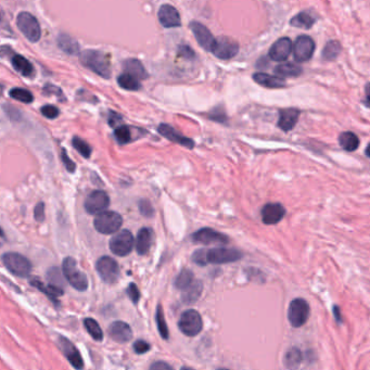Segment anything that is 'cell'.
Instances as JSON below:
<instances>
[{"label": "cell", "mask_w": 370, "mask_h": 370, "mask_svg": "<svg viewBox=\"0 0 370 370\" xmlns=\"http://www.w3.org/2000/svg\"><path fill=\"white\" fill-rule=\"evenodd\" d=\"M242 258L240 251L228 248H214L210 250H198L192 255V261L204 266L206 264H226L239 261Z\"/></svg>", "instance_id": "1"}, {"label": "cell", "mask_w": 370, "mask_h": 370, "mask_svg": "<svg viewBox=\"0 0 370 370\" xmlns=\"http://www.w3.org/2000/svg\"><path fill=\"white\" fill-rule=\"evenodd\" d=\"M82 63L103 78H110L111 63L108 55L98 50H86L81 56Z\"/></svg>", "instance_id": "2"}, {"label": "cell", "mask_w": 370, "mask_h": 370, "mask_svg": "<svg viewBox=\"0 0 370 370\" xmlns=\"http://www.w3.org/2000/svg\"><path fill=\"white\" fill-rule=\"evenodd\" d=\"M63 276L67 280V283L78 291H86L88 289V279L85 272L81 270L77 266L76 261L68 257L63 260L62 263Z\"/></svg>", "instance_id": "3"}, {"label": "cell", "mask_w": 370, "mask_h": 370, "mask_svg": "<svg viewBox=\"0 0 370 370\" xmlns=\"http://www.w3.org/2000/svg\"><path fill=\"white\" fill-rule=\"evenodd\" d=\"M123 224L122 216L113 211H103L97 214L94 226L96 230L103 235H111L117 233Z\"/></svg>", "instance_id": "4"}, {"label": "cell", "mask_w": 370, "mask_h": 370, "mask_svg": "<svg viewBox=\"0 0 370 370\" xmlns=\"http://www.w3.org/2000/svg\"><path fill=\"white\" fill-rule=\"evenodd\" d=\"M3 261L5 266L9 271H11L13 275L19 277H26L30 275L32 270V263L29 259L23 257L22 254L9 252L4 254Z\"/></svg>", "instance_id": "5"}, {"label": "cell", "mask_w": 370, "mask_h": 370, "mask_svg": "<svg viewBox=\"0 0 370 370\" xmlns=\"http://www.w3.org/2000/svg\"><path fill=\"white\" fill-rule=\"evenodd\" d=\"M17 28L24 36L32 42H36L40 39L41 29L36 17L29 12H21L16 17Z\"/></svg>", "instance_id": "6"}, {"label": "cell", "mask_w": 370, "mask_h": 370, "mask_svg": "<svg viewBox=\"0 0 370 370\" xmlns=\"http://www.w3.org/2000/svg\"><path fill=\"white\" fill-rule=\"evenodd\" d=\"M179 330L187 337H196L203 328L201 315L195 310L183 312L178 321Z\"/></svg>", "instance_id": "7"}, {"label": "cell", "mask_w": 370, "mask_h": 370, "mask_svg": "<svg viewBox=\"0 0 370 370\" xmlns=\"http://www.w3.org/2000/svg\"><path fill=\"white\" fill-rule=\"evenodd\" d=\"M134 236L127 229L114 235L110 240V250L118 257H126L134 248Z\"/></svg>", "instance_id": "8"}, {"label": "cell", "mask_w": 370, "mask_h": 370, "mask_svg": "<svg viewBox=\"0 0 370 370\" xmlns=\"http://www.w3.org/2000/svg\"><path fill=\"white\" fill-rule=\"evenodd\" d=\"M310 317V305L304 298H295L290 303L288 310V319L295 328L302 327Z\"/></svg>", "instance_id": "9"}, {"label": "cell", "mask_w": 370, "mask_h": 370, "mask_svg": "<svg viewBox=\"0 0 370 370\" xmlns=\"http://www.w3.org/2000/svg\"><path fill=\"white\" fill-rule=\"evenodd\" d=\"M239 51V45L233 38L226 36H221L215 38L211 52L221 60H230L238 55Z\"/></svg>", "instance_id": "10"}, {"label": "cell", "mask_w": 370, "mask_h": 370, "mask_svg": "<svg viewBox=\"0 0 370 370\" xmlns=\"http://www.w3.org/2000/svg\"><path fill=\"white\" fill-rule=\"evenodd\" d=\"M96 268L100 278L107 284L115 283L120 276V267L118 262L110 257H102L96 264Z\"/></svg>", "instance_id": "11"}, {"label": "cell", "mask_w": 370, "mask_h": 370, "mask_svg": "<svg viewBox=\"0 0 370 370\" xmlns=\"http://www.w3.org/2000/svg\"><path fill=\"white\" fill-rule=\"evenodd\" d=\"M314 51L315 41L312 37L306 36V35L297 37L293 43V56L297 62H306L313 57Z\"/></svg>", "instance_id": "12"}, {"label": "cell", "mask_w": 370, "mask_h": 370, "mask_svg": "<svg viewBox=\"0 0 370 370\" xmlns=\"http://www.w3.org/2000/svg\"><path fill=\"white\" fill-rule=\"evenodd\" d=\"M110 204V198L104 191H92L85 200V210L89 214H99Z\"/></svg>", "instance_id": "13"}, {"label": "cell", "mask_w": 370, "mask_h": 370, "mask_svg": "<svg viewBox=\"0 0 370 370\" xmlns=\"http://www.w3.org/2000/svg\"><path fill=\"white\" fill-rule=\"evenodd\" d=\"M192 240L196 243L201 244H227L229 242V238L224 235L213 230L211 228H202L197 233L192 235Z\"/></svg>", "instance_id": "14"}, {"label": "cell", "mask_w": 370, "mask_h": 370, "mask_svg": "<svg viewBox=\"0 0 370 370\" xmlns=\"http://www.w3.org/2000/svg\"><path fill=\"white\" fill-rule=\"evenodd\" d=\"M58 344H59L61 351H62V353L64 354V356L67 358L70 364H71L77 370L83 369L84 362H83L82 355L71 341L67 340L64 337H59Z\"/></svg>", "instance_id": "15"}, {"label": "cell", "mask_w": 370, "mask_h": 370, "mask_svg": "<svg viewBox=\"0 0 370 370\" xmlns=\"http://www.w3.org/2000/svg\"><path fill=\"white\" fill-rule=\"evenodd\" d=\"M292 51V41L288 37L279 38L277 41L272 43L269 49V58L276 62H283L286 61Z\"/></svg>", "instance_id": "16"}, {"label": "cell", "mask_w": 370, "mask_h": 370, "mask_svg": "<svg viewBox=\"0 0 370 370\" xmlns=\"http://www.w3.org/2000/svg\"><path fill=\"white\" fill-rule=\"evenodd\" d=\"M157 16H158V21H160V23L165 29L178 28V26L181 25L179 12L171 5L161 6Z\"/></svg>", "instance_id": "17"}, {"label": "cell", "mask_w": 370, "mask_h": 370, "mask_svg": "<svg viewBox=\"0 0 370 370\" xmlns=\"http://www.w3.org/2000/svg\"><path fill=\"white\" fill-rule=\"evenodd\" d=\"M190 30L193 33V35H195L199 45L203 49L211 51L215 38L213 37L212 33L210 32L206 26H204L202 23L193 21L190 23Z\"/></svg>", "instance_id": "18"}, {"label": "cell", "mask_w": 370, "mask_h": 370, "mask_svg": "<svg viewBox=\"0 0 370 370\" xmlns=\"http://www.w3.org/2000/svg\"><path fill=\"white\" fill-rule=\"evenodd\" d=\"M286 215V209L279 203H268L262 209V219L266 225L279 223Z\"/></svg>", "instance_id": "19"}, {"label": "cell", "mask_w": 370, "mask_h": 370, "mask_svg": "<svg viewBox=\"0 0 370 370\" xmlns=\"http://www.w3.org/2000/svg\"><path fill=\"white\" fill-rule=\"evenodd\" d=\"M158 133H160L163 137H165L166 139L171 140L173 143L179 144L180 146L186 147L188 149H192L195 147V142L191 140L190 138H187L182 136L180 133H178L177 130L174 129L172 126L167 125V124H161L157 128Z\"/></svg>", "instance_id": "20"}, {"label": "cell", "mask_w": 370, "mask_h": 370, "mask_svg": "<svg viewBox=\"0 0 370 370\" xmlns=\"http://www.w3.org/2000/svg\"><path fill=\"white\" fill-rule=\"evenodd\" d=\"M110 337L117 342L125 343L133 338V331L129 325L124 321H114L109 328Z\"/></svg>", "instance_id": "21"}, {"label": "cell", "mask_w": 370, "mask_h": 370, "mask_svg": "<svg viewBox=\"0 0 370 370\" xmlns=\"http://www.w3.org/2000/svg\"><path fill=\"white\" fill-rule=\"evenodd\" d=\"M299 112L296 109L281 110L278 120V127L284 131H289L295 127L298 121Z\"/></svg>", "instance_id": "22"}, {"label": "cell", "mask_w": 370, "mask_h": 370, "mask_svg": "<svg viewBox=\"0 0 370 370\" xmlns=\"http://www.w3.org/2000/svg\"><path fill=\"white\" fill-rule=\"evenodd\" d=\"M153 234L150 228H142L137 235L136 250L140 255H146L152 244Z\"/></svg>", "instance_id": "23"}, {"label": "cell", "mask_w": 370, "mask_h": 370, "mask_svg": "<svg viewBox=\"0 0 370 370\" xmlns=\"http://www.w3.org/2000/svg\"><path fill=\"white\" fill-rule=\"evenodd\" d=\"M255 83L267 88H281L286 86V81L284 78L272 76L267 73H255L253 75Z\"/></svg>", "instance_id": "24"}, {"label": "cell", "mask_w": 370, "mask_h": 370, "mask_svg": "<svg viewBox=\"0 0 370 370\" xmlns=\"http://www.w3.org/2000/svg\"><path fill=\"white\" fill-rule=\"evenodd\" d=\"M123 66H124L126 74H129L130 76L137 78L138 81L139 79H146L148 77V73L146 71V68L139 60L128 59L125 61Z\"/></svg>", "instance_id": "25"}, {"label": "cell", "mask_w": 370, "mask_h": 370, "mask_svg": "<svg viewBox=\"0 0 370 370\" xmlns=\"http://www.w3.org/2000/svg\"><path fill=\"white\" fill-rule=\"evenodd\" d=\"M12 66L16 72H19L23 76L26 77H33L35 75V68L33 64L30 62L28 59H25L23 56L15 55L11 59Z\"/></svg>", "instance_id": "26"}, {"label": "cell", "mask_w": 370, "mask_h": 370, "mask_svg": "<svg viewBox=\"0 0 370 370\" xmlns=\"http://www.w3.org/2000/svg\"><path fill=\"white\" fill-rule=\"evenodd\" d=\"M58 45L67 55H78L79 46L78 42L66 34H61L58 38Z\"/></svg>", "instance_id": "27"}, {"label": "cell", "mask_w": 370, "mask_h": 370, "mask_svg": "<svg viewBox=\"0 0 370 370\" xmlns=\"http://www.w3.org/2000/svg\"><path fill=\"white\" fill-rule=\"evenodd\" d=\"M339 144L345 151L352 152L355 151L358 148L359 139L354 133H352V131H344V133H342L339 137Z\"/></svg>", "instance_id": "28"}, {"label": "cell", "mask_w": 370, "mask_h": 370, "mask_svg": "<svg viewBox=\"0 0 370 370\" xmlns=\"http://www.w3.org/2000/svg\"><path fill=\"white\" fill-rule=\"evenodd\" d=\"M202 290H203V286L200 283V281H196L193 283L189 288H187L186 290H183L182 293V299L183 302L186 304H192L198 301V298L200 297Z\"/></svg>", "instance_id": "29"}, {"label": "cell", "mask_w": 370, "mask_h": 370, "mask_svg": "<svg viewBox=\"0 0 370 370\" xmlns=\"http://www.w3.org/2000/svg\"><path fill=\"white\" fill-rule=\"evenodd\" d=\"M315 22H316L315 17L312 16V14L310 12L303 11L301 13L296 14L293 17V19L290 21V24H291L292 26H294V28L308 30V29L312 28Z\"/></svg>", "instance_id": "30"}, {"label": "cell", "mask_w": 370, "mask_h": 370, "mask_svg": "<svg viewBox=\"0 0 370 370\" xmlns=\"http://www.w3.org/2000/svg\"><path fill=\"white\" fill-rule=\"evenodd\" d=\"M31 284H32L35 288L39 289L41 292L45 293V294L51 299V301H54L55 303H57V298H58L60 295L63 294V290L55 288V287H52V286H50V285L45 286V285H43V284L41 283V281L36 280V279H33V280L31 281Z\"/></svg>", "instance_id": "31"}, {"label": "cell", "mask_w": 370, "mask_h": 370, "mask_svg": "<svg viewBox=\"0 0 370 370\" xmlns=\"http://www.w3.org/2000/svg\"><path fill=\"white\" fill-rule=\"evenodd\" d=\"M274 71L279 76L287 77V76H298L299 74H302L303 70L296 63H283L279 64Z\"/></svg>", "instance_id": "32"}, {"label": "cell", "mask_w": 370, "mask_h": 370, "mask_svg": "<svg viewBox=\"0 0 370 370\" xmlns=\"http://www.w3.org/2000/svg\"><path fill=\"white\" fill-rule=\"evenodd\" d=\"M193 280H195L193 272L189 269H182L175 279V287L183 291L193 284Z\"/></svg>", "instance_id": "33"}, {"label": "cell", "mask_w": 370, "mask_h": 370, "mask_svg": "<svg viewBox=\"0 0 370 370\" xmlns=\"http://www.w3.org/2000/svg\"><path fill=\"white\" fill-rule=\"evenodd\" d=\"M118 83L123 88V89L130 90V91L139 90L140 87H142L140 82L137 78L130 76L129 74H126V73L122 74L118 77Z\"/></svg>", "instance_id": "34"}, {"label": "cell", "mask_w": 370, "mask_h": 370, "mask_svg": "<svg viewBox=\"0 0 370 370\" xmlns=\"http://www.w3.org/2000/svg\"><path fill=\"white\" fill-rule=\"evenodd\" d=\"M285 363L289 369H296L302 363V353L296 348L290 349L285 356Z\"/></svg>", "instance_id": "35"}, {"label": "cell", "mask_w": 370, "mask_h": 370, "mask_svg": "<svg viewBox=\"0 0 370 370\" xmlns=\"http://www.w3.org/2000/svg\"><path fill=\"white\" fill-rule=\"evenodd\" d=\"M47 279L49 281V285L63 290L62 288L64 287L65 283H64V277L62 271H61L59 268L57 267H51L48 271H47Z\"/></svg>", "instance_id": "36"}, {"label": "cell", "mask_w": 370, "mask_h": 370, "mask_svg": "<svg viewBox=\"0 0 370 370\" xmlns=\"http://www.w3.org/2000/svg\"><path fill=\"white\" fill-rule=\"evenodd\" d=\"M84 325H85L86 330L88 331V333L90 334L92 339H95L96 341H101L103 339L102 329L100 328L99 323L97 322L95 319L86 318L84 320Z\"/></svg>", "instance_id": "37"}, {"label": "cell", "mask_w": 370, "mask_h": 370, "mask_svg": "<svg viewBox=\"0 0 370 370\" xmlns=\"http://www.w3.org/2000/svg\"><path fill=\"white\" fill-rule=\"evenodd\" d=\"M340 51H341V45L338 41H334V40L329 41L322 50V58L328 61L334 60L339 56Z\"/></svg>", "instance_id": "38"}, {"label": "cell", "mask_w": 370, "mask_h": 370, "mask_svg": "<svg viewBox=\"0 0 370 370\" xmlns=\"http://www.w3.org/2000/svg\"><path fill=\"white\" fill-rule=\"evenodd\" d=\"M9 95H10L11 98L24 103H31L34 100L32 92L26 89H23V88H13V89H11L10 92H9Z\"/></svg>", "instance_id": "39"}, {"label": "cell", "mask_w": 370, "mask_h": 370, "mask_svg": "<svg viewBox=\"0 0 370 370\" xmlns=\"http://www.w3.org/2000/svg\"><path fill=\"white\" fill-rule=\"evenodd\" d=\"M156 325H157V329H158V332H160V334H161V337L165 340L169 339L170 332H169V328H167L163 310L161 306H158L156 310Z\"/></svg>", "instance_id": "40"}, {"label": "cell", "mask_w": 370, "mask_h": 370, "mask_svg": "<svg viewBox=\"0 0 370 370\" xmlns=\"http://www.w3.org/2000/svg\"><path fill=\"white\" fill-rule=\"evenodd\" d=\"M114 135H115L118 143L121 144V145L128 144L131 140L130 128L128 126H125V125H122V126L117 127L115 131H114Z\"/></svg>", "instance_id": "41"}, {"label": "cell", "mask_w": 370, "mask_h": 370, "mask_svg": "<svg viewBox=\"0 0 370 370\" xmlns=\"http://www.w3.org/2000/svg\"><path fill=\"white\" fill-rule=\"evenodd\" d=\"M72 144H73V147L76 149V151H78L84 157L88 158V157L90 156V154H91V148H90L89 145H88V144L85 142V140H83L82 138L74 137Z\"/></svg>", "instance_id": "42"}, {"label": "cell", "mask_w": 370, "mask_h": 370, "mask_svg": "<svg viewBox=\"0 0 370 370\" xmlns=\"http://www.w3.org/2000/svg\"><path fill=\"white\" fill-rule=\"evenodd\" d=\"M41 113L45 118L54 120L60 115V110L55 105H45V107L41 108Z\"/></svg>", "instance_id": "43"}, {"label": "cell", "mask_w": 370, "mask_h": 370, "mask_svg": "<svg viewBox=\"0 0 370 370\" xmlns=\"http://www.w3.org/2000/svg\"><path fill=\"white\" fill-rule=\"evenodd\" d=\"M139 211H140V213L147 217H151L154 213L151 203H150V202L147 200H142L139 202Z\"/></svg>", "instance_id": "44"}, {"label": "cell", "mask_w": 370, "mask_h": 370, "mask_svg": "<svg viewBox=\"0 0 370 370\" xmlns=\"http://www.w3.org/2000/svg\"><path fill=\"white\" fill-rule=\"evenodd\" d=\"M61 158H62V162H63V164H64V166H65V169H66L68 172L73 173V172L75 171V169H76V165H75V163L71 160V158H70V157L67 156V153H66V151H65V149L61 150Z\"/></svg>", "instance_id": "45"}, {"label": "cell", "mask_w": 370, "mask_h": 370, "mask_svg": "<svg viewBox=\"0 0 370 370\" xmlns=\"http://www.w3.org/2000/svg\"><path fill=\"white\" fill-rule=\"evenodd\" d=\"M34 217L39 223L43 222V219H45V204H43L42 202H39V203L35 206Z\"/></svg>", "instance_id": "46"}, {"label": "cell", "mask_w": 370, "mask_h": 370, "mask_svg": "<svg viewBox=\"0 0 370 370\" xmlns=\"http://www.w3.org/2000/svg\"><path fill=\"white\" fill-rule=\"evenodd\" d=\"M150 350V344L146 341L138 340L135 342L134 344V351L137 354H145Z\"/></svg>", "instance_id": "47"}, {"label": "cell", "mask_w": 370, "mask_h": 370, "mask_svg": "<svg viewBox=\"0 0 370 370\" xmlns=\"http://www.w3.org/2000/svg\"><path fill=\"white\" fill-rule=\"evenodd\" d=\"M127 294L129 296V298L133 301L134 303H137L139 301L140 297V292L138 290V287L135 284H130L129 287L127 288Z\"/></svg>", "instance_id": "48"}, {"label": "cell", "mask_w": 370, "mask_h": 370, "mask_svg": "<svg viewBox=\"0 0 370 370\" xmlns=\"http://www.w3.org/2000/svg\"><path fill=\"white\" fill-rule=\"evenodd\" d=\"M150 370H174L171 365L165 362H155L150 367Z\"/></svg>", "instance_id": "49"}, {"label": "cell", "mask_w": 370, "mask_h": 370, "mask_svg": "<svg viewBox=\"0 0 370 370\" xmlns=\"http://www.w3.org/2000/svg\"><path fill=\"white\" fill-rule=\"evenodd\" d=\"M181 370H195V369L191 368V367H182Z\"/></svg>", "instance_id": "50"}, {"label": "cell", "mask_w": 370, "mask_h": 370, "mask_svg": "<svg viewBox=\"0 0 370 370\" xmlns=\"http://www.w3.org/2000/svg\"><path fill=\"white\" fill-rule=\"evenodd\" d=\"M3 236H4V232H3V229L0 228V237H3Z\"/></svg>", "instance_id": "51"}, {"label": "cell", "mask_w": 370, "mask_h": 370, "mask_svg": "<svg viewBox=\"0 0 370 370\" xmlns=\"http://www.w3.org/2000/svg\"><path fill=\"white\" fill-rule=\"evenodd\" d=\"M217 370H228V369H226V368H219V369H217Z\"/></svg>", "instance_id": "52"}]
</instances>
